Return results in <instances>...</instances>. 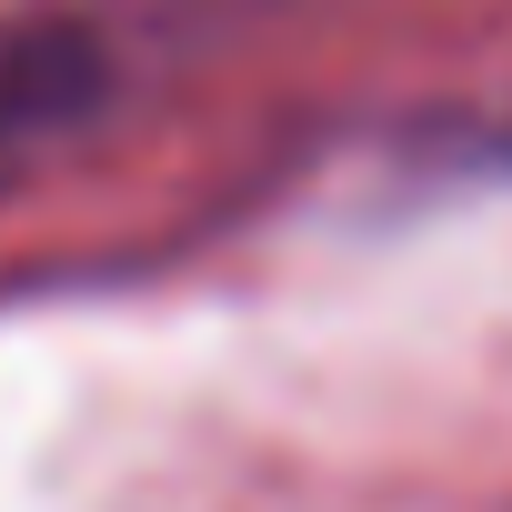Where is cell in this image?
Here are the masks:
<instances>
[{
  "instance_id": "6da1fadb",
  "label": "cell",
  "mask_w": 512,
  "mask_h": 512,
  "mask_svg": "<svg viewBox=\"0 0 512 512\" xmlns=\"http://www.w3.org/2000/svg\"><path fill=\"white\" fill-rule=\"evenodd\" d=\"M111 91V51L81 21H0V191L41 171Z\"/></svg>"
}]
</instances>
